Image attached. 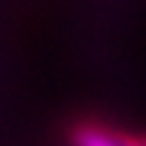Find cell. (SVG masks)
<instances>
[{
    "label": "cell",
    "instance_id": "obj_1",
    "mask_svg": "<svg viewBox=\"0 0 146 146\" xmlns=\"http://www.w3.org/2000/svg\"><path fill=\"white\" fill-rule=\"evenodd\" d=\"M71 146H121L118 131L98 121H78L68 131Z\"/></svg>",
    "mask_w": 146,
    "mask_h": 146
},
{
    "label": "cell",
    "instance_id": "obj_2",
    "mask_svg": "<svg viewBox=\"0 0 146 146\" xmlns=\"http://www.w3.org/2000/svg\"><path fill=\"white\" fill-rule=\"evenodd\" d=\"M121 146H146V133H131V131H118Z\"/></svg>",
    "mask_w": 146,
    "mask_h": 146
}]
</instances>
